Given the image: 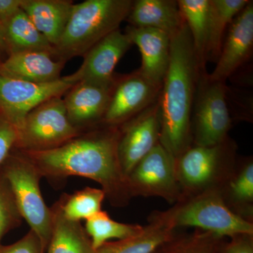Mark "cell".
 <instances>
[{"label":"cell","mask_w":253,"mask_h":253,"mask_svg":"<svg viewBox=\"0 0 253 253\" xmlns=\"http://www.w3.org/2000/svg\"><path fill=\"white\" fill-rule=\"evenodd\" d=\"M120 131L77 136L54 149L23 152L42 176H78L99 183L113 206H126L132 197L118 155Z\"/></svg>","instance_id":"1"},{"label":"cell","mask_w":253,"mask_h":253,"mask_svg":"<svg viewBox=\"0 0 253 253\" xmlns=\"http://www.w3.org/2000/svg\"><path fill=\"white\" fill-rule=\"evenodd\" d=\"M185 22L170 38V58L163 80L159 106L161 116L160 144L173 157L191 146L193 106L201 68Z\"/></svg>","instance_id":"2"},{"label":"cell","mask_w":253,"mask_h":253,"mask_svg":"<svg viewBox=\"0 0 253 253\" xmlns=\"http://www.w3.org/2000/svg\"><path fill=\"white\" fill-rule=\"evenodd\" d=\"M132 0H86L73 5L54 56L66 62L83 56L105 37L119 29L130 12Z\"/></svg>","instance_id":"3"},{"label":"cell","mask_w":253,"mask_h":253,"mask_svg":"<svg viewBox=\"0 0 253 253\" xmlns=\"http://www.w3.org/2000/svg\"><path fill=\"white\" fill-rule=\"evenodd\" d=\"M165 213L174 229L181 226L200 228L219 239L253 234L252 223L234 212L217 189L196 195Z\"/></svg>","instance_id":"4"},{"label":"cell","mask_w":253,"mask_h":253,"mask_svg":"<svg viewBox=\"0 0 253 253\" xmlns=\"http://www.w3.org/2000/svg\"><path fill=\"white\" fill-rule=\"evenodd\" d=\"M1 172L9 183L18 211L41 241L46 253L51 232V211L40 188L41 175L38 168L21 152L8 156Z\"/></svg>","instance_id":"5"},{"label":"cell","mask_w":253,"mask_h":253,"mask_svg":"<svg viewBox=\"0 0 253 253\" xmlns=\"http://www.w3.org/2000/svg\"><path fill=\"white\" fill-rule=\"evenodd\" d=\"M225 83L212 81L201 68L191 115V139L194 145L212 146L228 138L231 119Z\"/></svg>","instance_id":"6"},{"label":"cell","mask_w":253,"mask_h":253,"mask_svg":"<svg viewBox=\"0 0 253 253\" xmlns=\"http://www.w3.org/2000/svg\"><path fill=\"white\" fill-rule=\"evenodd\" d=\"M16 146L19 151H41L61 146L79 136L70 122L64 100L56 96L33 109L18 129Z\"/></svg>","instance_id":"7"},{"label":"cell","mask_w":253,"mask_h":253,"mask_svg":"<svg viewBox=\"0 0 253 253\" xmlns=\"http://www.w3.org/2000/svg\"><path fill=\"white\" fill-rule=\"evenodd\" d=\"M234 144L228 138L212 146H191L175 160L176 177L183 191L201 194L212 189L234 158Z\"/></svg>","instance_id":"8"},{"label":"cell","mask_w":253,"mask_h":253,"mask_svg":"<svg viewBox=\"0 0 253 253\" xmlns=\"http://www.w3.org/2000/svg\"><path fill=\"white\" fill-rule=\"evenodd\" d=\"M76 83L71 76L48 83H31L0 76L1 118L18 131L33 109L47 100L62 96Z\"/></svg>","instance_id":"9"},{"label":"cell","mask_w":253,"mask_h":253,"mask_svg":"<svg viewBox=\"0 0 253 253\" xmlns=\"http://www.w3.org/2000/svg\"><path fill=\"white\" fill-rule=\"evenodd\" d=\"M131 196H157L174 203L181 197L175 158L158 144L127 176Z\"/></svg>","instance_id":"10"},{"label":"cell","mask_w":253,"mask_h":253,"mask_svg":"<svg viewBox=\"0 0 253 253\" xmlns=\"http://www.w3.org/2000/svg\"><path fill=\"white\" fill-rule=\"evenodd\" d=\"M158 99L124 123L123 131L120 132L118 159L126 179L136 164L160 144L161 116Z\"/></svg>","instance_id":"11"},{"label":"cell","mask_w":253,"mask_h":253,"mask_svg":"<svg viewBox=\"0 0 253 253\" xmlns=\"http://www.w3.org/2000/svg\"><path fill=\"white\" fill-rule=\"evenodd\" d=\"M161 86L139 71L116 81L103 121L110 126L127 122L159 98Z\"/></svg>","instance_id":"12"},{"label":"cell","mask_w":253,"mask_h":253,"mask_svg":"<svg viewBox=\"0 0 253 253\" xmlns=\"http://www.w3.org/2000/svg\"><path fill=\"white\" fill-rule=\"evenodd\" d=\"M220 54L212 73V81L225 83L249 61L253 49V1H250L229 26Z\"/></svg>","instance_id":"13"},{"label":"cell","mask_w":253,"mask_h":253,"mask_svg":"<svg viewBox=\"0 0 253 253\" xmlns=\"http://www.w3.org/2000/svg\"><path fill=\"white\" fill-rule=\"evenodd\" d=\"M132 44L126 33L120 29L113 32L86 53L81 67L70 76L77 83L87 81L111 84L116 81L113 75L115 68Z\"/></svg>","instance_id":"14"},{"label":"cell","mask_w":253,"mask_h":253,"mask_svg":"<svg viewBox=\"0 0 253 253\" xmlns=\"http://www.w3.org/2000/svg\"><path fill=\"white\" fill-rule=\"evenodd\" d=\"M116 81L108 84L80 81L72 86L63 99L71 124L78 129L103 120Z\"/></svg>","instance_id":"15"},{"label":"cell","mask_w":253,"mask_h":253,"mask_svg":"<svg viewBox=\"0 0 253 253\" xmlns=\"http://www.w3.org/2000/svg\"><path fill=\"white\" fill-rule=\"evenodd\" d=\"M126 33L140 51L139 71L154 84L162 86L170 58V37L157 30L131 26L126 28Z\"/></svg>","instance_id":"16"},{"label":"cell","mask_w":253,"mask_h":253,"mask_svg":"<svg viewBox=\"0 0 253 253\" xmlns=\"http://www.w3.org/2000/svg\"><path fill=\"white\" fill-rule=\"evenodd\" d=\"M65 63L46 51L16 53L0 63V76L34 83H51L61 78Z\"/></svg>","instance_id":"17"},{"label":"cell","mask_w":253,"mask_h":253,"mask_svg":"<svg viewBox=\"0 0 253 253\" xmlns=\"http://www.w3.org/2000/svg\"><path fill=\"white\" fill-rule=\"evenodd\" d=\"M174 229L166 213H160L139 234L105 243L95 253H156L172 242Z\"/></svg>","instance_id":"18"},{"label":"cell","mask_w":253,"mask_h":253,"mask_svg":"<svg viewBox=\"0 0 253 253\" xmlns=\"http://www.w3.org/2000/svg\"><path fill=\"white\" fill-rule=\"evenodd\" d=\"M126 20L131 26L157 30L170 38L184 23L176 0H136Z\"/></svg>","instance_id":"19"},{"label":"cell","mask_w":253,"mask_h":253,"mask_svg":"<svg viewBox=\"0 0 253 253\" xmlns=\"http://www.w3.org/2000/svg\"><path fill=\"white\" fill-rule=\"evenodd\" d=\"M73 5L68 0H22L21 9L54 46L62 36Z\"/></svg>","instance_id":"20"},{"label":"cell","mask_w":253,"mask_h":253,"mask_svg":"<svg viewBox=\"0 0 253 253\" xmlns=\"http://www.w3.org/2000/svg\"><path fill=\"white\" fill-rule=\"evenodd\" d=\"M51 211V232L47 253H95L90 238L81 221L71 220L63 214L58 201Z\"/></svg>","instance_id":"21"},{"label":"cell","mask_w":253,"mask_h":253,"mask_svg":"<svg viewBox=\"0 0 253 253\" xmlns=\"http://www.w3.org/2000/svg\"><path fill=\"white\" fill-rule=\"evenodd\" d=\"M5 48L10 54L26 51H46L54 56L53 46L38 31L22 9L0 26Z\"/></svg>","instance_id":"22"},{"label":"cell","mask_w":253,"mask_h":253,"mask_svg":"<svg viewBox=\"0 0 253 253\" xmlns=\"http://www.w3.org/2000/svg\"><path fill=\"white\" fill-rule=\"evenodd\" d=\"M249 1L250 0H210L207 61H217L226 28Z\"/></svg>","instance_id":"23"},{"label":"cell","mask_w":253,"mask_h":253,"mask_svg":"<svg viewBox=\"0 0 253 253\" xmlns=\"http://www.w3.org/2000/svg\"><path fill=\"white\" fill-rule=\"evenodd\" d=\"M177 1L181 16L189 28L200 64L206 67L210 0H177Z\"/></svg>","instance_id":"24"},{"label":"cell","mask_w":253,"mask_h":253,"mask_svg":"<svg viewBox=\"0 0 253 253\" xmlns=\"http://www.w3.org/2000/svg\"><path fill=\"white\" fill-rule=\"evenodd\" d=\"M86 232L90 238L95 251L109 240H123L139 234L144 226L138 224H124L113 220L107 212L100 211L86 219Z\"/></svg>","instance_id":"25"},{"label":"cell","mask_w":253,"mask_h":253,"mask_svg":"<svg viewBox=\"0 0 253 253\" xmlns=\"http://www.w3.org/2000/svg\"><path fill=\"white\" fill-rule=\"evenodd\" d=\"M101 189L86 187L73 194L64 195L59 200L63 214L71 220H86L101 211L106 199Z\"/></svg>","instance_id":"26"},{"label":"cell","mask_w":253,"mask_h":253,"mask_svg":"<svg viewBox=\"0 0 253 253\" xmlns=\"http://www.w3.org/2000/svg\"><path fill=\"white\" fill-rule=\"evenodd\" d=\"M228 199L239 210L252 212L253 202V163L245 164L240 172L231 179L228 189Z\"/></svg>","instance_id":"27"},{"label":"cell","mask_w":253,"mask_h":253,"mask_svg":"<svg viewBox=\"0 0 253 253\" xmlns=\"http://www.w3.org/2000/svg\"><path fill=\"white\" fill-rule=\"evenodd\" d=\"M22 219L9 183L0 171V243L9 231L20 226Z\"/></svg>","instance_id":"28"},{"label":"cell","mask_w":253,"mask_h":253,"mask_svg":"<svg viewBox=\"0 0 253 253\" xmlns=\"http://www.w3.org/2000/svg\"><path fill=\"white\" fill-rule=\"evenodd\" d=\"M219 238L206 232L172 244L165 253H217L219 251Z\"/></svg>","instance_id":"29"},{"label":"cell","mask_w":253,"mask_h":253,"mask_svg":"<svg viewBox=\"0 0 253 253\" xmlns=\"http://www.w3.org/2000/svg\"><path fill=\"white\" fill-rule=\"evenodd\" d=\"M0 253H44L41 241L34 231L30 229L26 235L14 244L2 245L0 243Z\"/></svg>","instance_id":"30"},{"label":"cell","mask_w":253,"mask_h":253,"mask_svg":"<svg viewBox=\"0 0 253 253\" xmlns=\"http://www.w3.org/2000/svg\"><path fill=\"white\" fill-rule=\"evenodd\" d=\"M18 139L17 129L0 117V166L9 156Z\"/></svg>","instance_id":"31"},{"label":"cell","mask_w":253,"mask_h":253,"mask_svg":"<svg viewBox=\"0 0 253 253\" xmlns=\"http://www.w3.org/2000/svg\"><path fill=\"white\" fill-rule=\"evenodd\" d=\"M252 236H239L233 238L229 244L224 246L221 253H253Z\"/></svg>","instance_id":"32"},{"label":"cell","mask_w":253,"mask_h":253,"mask_svg":"<svg viewBox=\"0 0 253 253\" xmlns=\"http://www.w3.org/2000/svg\"><path fill=\"white\" fill-rule=\"evenodd\" d=\"M22 0H0V26L7 22L21 9Z\"/></svg>","instance_id":"33"},{"label":"cell","mask_w":253,"mask_h":253,"mask_svg":"<svg viewBox=\"0 0 253 253\" xmlns=\"http://www.w3.org/2000/svg\"><path fill=\"white\" fill-rule=\"evenodd\" d=\"M5 48L4 42H3L2 38H1V33H0V50Z\"/></svg>","instance_id":"34"}]
</instances>
